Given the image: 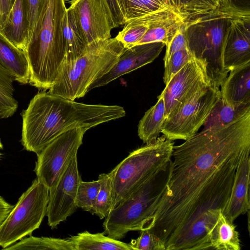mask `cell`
<instances>
[{
    "label": "cell",
    "mask_w": 250,
    "mask_h": 250,
    "mask_svg": "<svg viewBox=\"0 0 250 250\" xmlns=\"http://www.w3.org/2000/svg\"><path fill=\"white\" fill-rule=\"evenodd\" d=\"M250 152V110L174 146L166 191L142 230L157 236L166 250H211L210 233Z\"/></svg>",
    "instance_id": "1"
},
{
    "label": "cell",
    "mask_w": 250,
    "mask_h": 250,
    "mask_svg": "<svg viewBox=\"0 0 250 250\" xmlns=\"http://www.w3.org/2000/svg\"><path fill=\"white\" fill-rule=\"evenodd\" d=\"M249 11L237 10L229 20L222 45L226 72L250 62Z\"/></svg>",
    "instance_id": "13"
},
{
    "label": "cell",
    "mask_w": 250,
    "mask_h": 250,
    "mask_svg": "<svg viewBox=\"0 0 250 250\" xmlns=\"http://www.w3.org/2000/svg\"><path fill=\"white\" fill-rule=\"evenodd\" d=\"M211 250H240L239 234L233 223H230L221 214L209 235Z\"/></svg>",
    "instance_id": "24"
},
{
    "label": "cell",
    "mask_w": 250,
    "mask_h": 250,
    "mask_svg": "<svg viewBox=\"0 0 250 250\" xmlns=\"http://www.w3.org/2000/svg\"><path fill=\"white\" fill-rule=\"evenodd\" d=\"M75 250H133L130 244L111 238L102 233H91L85 231L68 238Z\"/></svg>",
    "instance_id": "23"
},
{
    "label": "cell",
    "mask_w": 250,
    "mask_h": 250,
    "mask_svg": "<svg viewBox=\"0 0 250 250\" xmlns=\"http://www.w3.org/2000/svg\"><path fill=\"white\" fill-rule=\"evenodd\" d=\"M0 33L12 44L25 52L29 34V15L25 0H15Z\"/></svg>",
    "instance_id": "18"
},
{
    "label": "cell",
    "mask_w": 250,
    "mask_h": 250,
    "mask_svg": "<svg viewBox=\"0 0 250 250\" xmlns=\"http://www.w3.org/2000/svg\"><path fill=\"white\" fill-rule=\"evenodd\" d=\"M125 23L159 12L181 13L173 0H118Z\"/></svg>",
    "instance_id": "21"
},
{
    "label": "cell",
    "mask_w": 250,
    "mask_h": 250,
    "mask_svg": "<svg viewBox=\"0 0 250 250\" xmlns=\"http://www.w3.org/2000/svg\"><path fill=\"white\" fill-rule=\"evenodd\" d=\"M13 77L0 65V118L11 117L16 112L18 104L14 97Z\"/></svg>",
    "instance_id": "28"
},
{
    "label": "cell",
    "mask_w": 250,
    "mask_h": 250,
    "mask_svg": "<svg viewBox=\"0 0 250 250\" xmlns=\"http://www.w3.org/2000/svg\"><path fill=\"white\" fill-rule=\"evenodd\" d=\"M187 16V12L183 11L182 13L151 26L136 45L161 42L166 46L184 23Z\"/></svg>",
    "instance_id": "25"
},
{
    "label": "cell",
    "mask_w": 250,
    "mask_h": 250,
    "mask_svg": "<svg viewBox=\"0 0 250 250\" xmlns=\"http://www.w3.org/2000/svg\"><path fill=\"white\" fill-rule=\"evenodd\" d=\"M164 46L163 42H155L135 45L126 49L113 66L91 83L88 92L152 62L159 56Z\"/></svg>",
    "instance_id": "14"
},
{
    "label": "cell",
    "mask_w": 250,
    "mask_h": 250,
    "mask_svg": "<svg viewBox=\"0 0 250 250\" xmlns=\"http://www.w3.org/2000/svg\"><path fill=\"white\" fill-rule=\"evenodd\" d=\"M250 62L231 69L221 87V98L233 108L250 105Z\"/></svg>",
    "instance_id": "16"
},
{
    "label": "cell",
    "mask_w": 250,
    "mask_h": 250,
    "mask_svg": "<svg viewBox=\"0 0 250 250\" xmlns=\"http://www.w3.org/2000/svg\"><path fill=\"white\" fill-rule=\"evenodd\" d=\"M126 49L116 37L88 44L76 60L63 63L48 92L72 101L83 97L91 83L107 73Z\"/></svg>",
    "instance_id": "5"
},
{
    "label": "cell",
    "mask_w": 250,
    "mask_h": 250,
    "mask_svg": "<svg viewBox=\"0 0 250 250\" xmlns=\"http://www.w3.org/2000/svg\"><path fill=\"white\" fill-rule=\"evenodd\" d=\"M15 0H0V29Z\"/></svg>",
    "instance_id": "36"
},
{
    "label": "cell",
    "mask_w": 250,
    "mask_h": 250,
    "mask_svg": "<svg viewBox=\"0 0 250 250\" xmlns=\"http://www.w3.org/2000/svg\"><path fill=\"white\" fill-rule=\"evenodd\" d=\"M249 110H250V105L235 108L228 105L220 98L204 123V129L227 125Z\"/></svg>",
    "instance_id": "27"
},
{
    "label": "cell",
    "mask_w": 250,
    "mask_h": 250,
    "mask_svg": "<svg viewBox=\"0 0 250 250\" xmlns=\"http://www.w3.org/2000/svg\"><path fill=\"white\" fill-rule=\"evenodd\" d=\"M88 44L111 38L112 28L101 0H70Z\"/></svg>",
    "instance_id": "15"
},
{
    "label": "cell",
    "mask_w": 250,
    "mask_h": 250,
    "mask_svg": "<svg viewBox=\"0 0 250 250\" xmlns=\"http://www.w3.org/2000/svg\"><path fill=\"white\" fill-rule=\"evenodd\" d=\"M250 173L249 156L238 168L229 199L223 212V215L230 223H233L238 216L250 210Z\"/></svg>",
    "instance_id": "17"
},
{
    "label": "cell",
    "mask_w": 250,
    "mask_h": 250,
    "mask_svg": "<svg viewBox=\"0 0 250 250\" xmlns=\"http://www.w3.org/2000/svg\"><path fill=\"white\" fill-rule=\"evenodd\" d=\"M215 0H193L188 4L185 5L188 7H209L219 5Z\"/></svg>",
    "instance_id": "38"
},
{
    "label": "cell",
    "mask_w": 250,
    "mask_h": 250,
    "mask_svg": "<svg viewBox=\"0 0 250 250\" xmlns=\"http://www.w3.org/2000/svg\"><path fill=\"white\" fill-rule=\"evenodd\" d=\"M113 28L125 23L118 0H101Z\"/></svg>",
    "instance_id": "33"
},
{
    "label": "cell",
    "mask_w": 250,
    "mask_h": 250,
    "mask_svg": "<svg viewBox=\"0 0 250 250\" xmlns=\"http://www.w3.org/2000/svg\"><path fill=\"white\" fill-rule=\"evenodd\" d=\"M66 9L65 0H46L28 40L25 53L29 83L40 90L53 86L64 61L62 27Z\"/></svg>",
    "instance_id": "3"
},
{
    "label": "cell",
    "mask_w": 250,
    "mask_h": 250,
    "mask_svg": "<svg viewBox=\"0 0 250 250\" xmlns=\"http://www.w3.org/2000/svg\"><path fill=\"white\" fill-rule=\"evenodd\" d=\"M129 244L133 250H166L158 237L148 230H141L140 235Z\"/></svg>",
    "instance_id": "32"
},
{
    "label": "cell",
    "mask_w": 250,
    "mask_h": 250,
    "mask_svg": "<svg viewBox=\"0 0 250 250\" xmlns=\"http://www.w3.org/2000/svg\"><path fill=\"white\" fill-rule=\"evenodd\" d=\"M158 99L155 104L145 112L139 123L138 136L146 144L152 143L157 139L166 119L164 99L159 96Z\"/></svg>",
    "instance_id": "22"
},
{
    "label": "cell",
    "mask_w": 250,
    "mask_h": 250,
    "mask_svg": "<svg viewBox=\"0 0 250 250\" xmlns=\"http://www.w3.org/2000/svg\"><path fill=\"white\" fill-rule=\"evenodd\" d=\"M237 10L219 5L184 10L188 49L192 56L206 60L209 75L219 87L228 75L223 64V41L229 20Z\"/></svg>",
    "instance_id": "4"
},
{
    "label": "cell",
    "mask_w": 250,
    "mask_h": 250,
    "mask_svg": "<svg viewBox=\"0 0 250 250\" xmlns=\"http://www.w3.org/2000/svg\"><path fill=\"white\" fill-rule=\"evenodd\" d=\"M174 142L164 135L131 153L112 171L111 210L168 167Z\"/></svg>",
    "instance_id": "6"
},
{
    "label": "cell",
    "mask_w": 250,
    "mask_h": 250,
    "mask_svg": "<svg viewBox=\"0 0 250 250\" xmlns=\"http://www.w3.org/2000/svg\"><path fill=\"white\" fill-rule=\"evenodd\" d=\"M49 188L34 179L0 225V247L2 250L38 229L46 216Z\"/></svg>",
    "instance_id": "8"
},
{
    "label": "cell",
    "mask_w": 250,
    "mask_h": 250,
    "mask_svg": "<svg viewBox=\"0 0 250 250\" xmlns=\"http://www.w3.org/2000/svg\"><path fill=\"white\" fill-rule=\"evenodd\" d=\"M214 84L205 60L193 56L174 75L159 95L164 100L166 119L190 94L198 88Z\"/></svg>",
    "instance_id": "11"
},
{
    "label": "cell",
    "mask_w": 250,
    "mask_h": 250,
    "mask_svg": "<svg viewBox=\"0 0 250 250\" xmlns=\"http://www.w3.org/2000/svg\"><path fill=\"white\" fill-rule=\"evenodd\" d=\"M2 155V153H0V159H1V158Z\"/></svg>",
    "instance_id": "42"
},
{
    "label": "cell",
    "mask_w": 250,
    "mask_h": 250,
    "mask_svg": "<svg viewBox=\"0 0 250 250\" xmlns=\"http://www.w3.org/2000/svg\"><path fill=\"white\" fill-rule=\"evenodd\" d=\"M188 47L185 48L173 53L165 66L164 82L166 85L171 78L175 75L192 57Z\"/></svg>",
    "instance_id": "31"
},
{
    "label": "cell",
    "mask_w": 250,
    "mask_h": 250,
    "mask_svg": "<svg viewBox=\"0 0 250 250\" xmlns=\"http://www.w3.org/2000/svg\"><path fill=\"white\" fill-rule=\"evenodd\" d=\"M177 8L181 11L184 6L182 0H173Z\"/></svg>",
    "instance_id": "39"
},
{
    "label": "cell",
    "mask_w": 250,
    "mask_h": 250,
    "mask_svg": "<svg viewBox=\"0 0 250 250\" xmlns=\"http://www.w3.org/2000/svg\"><path fill=\"white\" fill-rule=\"evenodd\" d=\"M3 148V145L0 140V150Z\"/></svg>",
    "instance_id": "41"
},
{
    "label": "cell",
    "mask_w": 250,
    "mask_h": 250,
    "mask_svg": "<svg viewBox=\"0 0 250 250\" xmlns=\"http://www.w3.org/2000/svg\"><path fill=\"white\" fill-rule=\"evenodd\" d=\"M81 180L76 155L72 159L56 185L49 189L46 216L48 225L51 229L57 228L76 210V195Z\"/></svg>",
    "instance_id": "12"
},
{
    "label": "cell",
    "mask_w": 250,
    "mask_h": 250,
    "mask_svg": "<svg viewBox=\"0 0 250 250\" xmlns=\"http://www.w3.org/2000/svg\"><path fill=\"white\" fill-rule=\"evenodd\" d=\"M221 98L214 84L201 87L188 95L164 124L161 133L170 141H186L198 132Z\"/></svg>",
    "instance_id": "9"
},
{
    "label": "cell",
    "mask_w": 250,
    "mask_h": 250,
    "mask_svg": "<svg viewBox=\"0 0 250 250\" xmlns=\"http://www.w3.org/2000/svg\"><path fill=\"white\" fill-rule=\"evenodd\" d=\"M14 205L10 204L0 196V225L9 214Z\"/></svg>",
    "instance_id": "37"
},
{
    "label": "cell",
    "mask_w": 250,
    "mask_h": 250,
    "mask_svg": "<svg viewBox=\"0 0 250 250\" xmlns=\"http://www.w3.org/2000/svg\"><path fill=\"white\" fill-rule=\"evenodd\" d=\"M62 31L65 50L63 63H69L79 58L88 45L82 27L70 7L64 13Z\"/></svg>",
    "instance_id": "19"
},
{
    "label": "cell",
    "mask_w": 250,
    "mask_h": 250,
    "mask_svg": "<svg viewBox=\"0 0 250 250\" xmlns=\"http://www.w3.org/2000/svg\"><path fill=\"white\" fill-rule=\"evenodd\" d=\"M29 15V38L36 25L38 20L43 10L46 0H25Z\"/></svg>",
    "instance_id": "35"
},
{
    "label": "cell",
    "mask_w": 250,
    "mask_h": 250,
    "mask_svg": "<svg viewBox=\"0 0 250 250\" xmlns=\"http://www.w3.org/2000/svg\"><path fill=\"white\" fill-rule=\"evenodd\" d=\"M170 173V161L166 169L132 192L110 211L103 223V233L120 240L129 231H141L158 207L166 191Z\"/></svg>",
    "instance_id": "7"
},
{
    "label": "cell",
    "mask_w": 250,
    "mask_h": 250,
    "mask_svg": "<svg viewBox=\"0 0 250 250\" xmlns=\"http://www.w3.org/2000/svg\"><path fill=\"white\" fill-rule=\"evenodd\" d=\"M100 180L84 182L81 180L79 183L76 199L78 208L90 212L92 209L100 189Z\"/></svg>",
    "instance_id": "30"
},
{
    "label": "cell",
    "mask_w": 250,
    "mask_h": 250,
    "mask_svg": "<svg viewBox=\"0 0 250 250\" xmlns=\"http://www.w3.org/2000/svg\"><path fill=\"white\" fill-rule=\"evenodd\" d=\"M4 250H75V249L73 243L68 238L38 237L30 235Z\"/></svg>",
    "instance_id": "26"
},
{
    "label": "cell",
    "mask_w": 250,
    "mask_h": 250,
    "mask_svg": "<svg viewBox=\"0 0 250 250\" xmlns=\"http://www.w3.org/2000/svg\"><path fill=\"white\" fill-rule=\"evenodd\" d=\"M185 21L166 45V54L164 58V66L167 63L173 53L181 49L188 47L185 36Z\"/></svg>",
    "instance_id": "34"
},
{
    "label": "cell",
    "mask_w": 250,
    "mask_h": 250,
    "mask_svg": "<svg viewBox=\"0 0 250 250\" xmlns=\"http://www.w3.org/2000/svg\"><path fill=\"white\" fill-rule=\"evenodd\" d=\"M0 65L21 84L29 83V70L25 52L18 48L0 33Z\"/></svg>",
    "instance_id": "20"
},
{
    "label": "cell",
    "mask_w": 250,
    "mask_h": 250,
    "mask_svg": "<svg viewBox=\"0 0 250 250\" xmlns=\"http://www.w3.org/2000/svg\"><path fill=\"white\" fill-rule=\"evenodd\" d=\"M98 179L100 180V189L95 205L90 211L101 219L105 218L111 210L112 185V172L102 173Z\"/></svg>",
    "instance_id": "29"
},
{
    "label": "cell",
    "mask_w": 250,
    "mask_h": 250,
    "mask_svg": "<svg viewBox=\"0 0 250 250\" xmlns=\"http://www.w3.org/2000/svg\"><path fill=\"white\" fill-rule=\"evenodd\" d=\"M87 130L82 127L69 129L37 154L34 171L36 178L49 189L56 185L72 159L77 155Z\"/></svg>",
    "instance_id": "10"
},
{
    "label": "cell",
    "mask_w": 250,
    "mask_h": 250,
    "mask_svg": "<svg viewBox=\"0 0 250 250\" xmlns=\"http://www.w3.org/2000/svg\"><path fill=\"white\" fill-rule=\"evenodd\" d=\"M217 3H223L225 0H215Z\"/></svg>",
    "instance_id": "40"
},
{
    "label": "cell",
    "mask_w": 250,
    "mask_h": 250,
    "mask_svg": "<svg viewBox=\"0 0 250 250\" xmlns=\"http://www.w3.org/2000/svg\"><path fill=\"white\" fill-rule=\"evenodd\" d=\"M125 115L121 106L78 103L44 91L37 94L22 111L21 142L24 149L37 154L69 129L88 130Z\"/></svg>",
    "instance_id": "2"
}]
</instances>
